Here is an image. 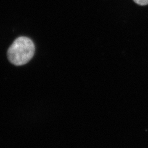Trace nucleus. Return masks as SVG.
<instances>
[{"instance_id":"1","label":"nucleus","mask_w":148,"mask_h":148,"mask_svg":"<svg viewBox=\"0 0 148 148\" xmlns=\"http://www.w3.org/2000/svg\"><path fill=\"white\" fill-rule=\"evenodd\" d=\"M35 45L31 39L26 36L16 38L8 51V58L12 64L23 66L29 62L34 57Z\"/></svg>"},{"instance_id":"2","label":"nucleus","mask_w":148,"mask_h":148,"mask_svg":"<svg viewBox=\"0 0 148 148\" xmlns=\"http://www.w3.org/2000/svg\"><path fill=\"white\" fill-rule=\"evenodd\" d=\"M133 1L140 6L148 5V0H133Z\"/></svg>"}]
</instances>
